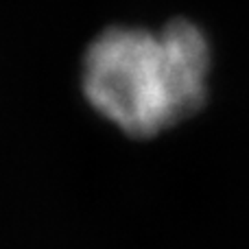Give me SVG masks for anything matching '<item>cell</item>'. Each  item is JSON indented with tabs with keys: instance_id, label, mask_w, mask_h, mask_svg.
<instances>
[{
	"instance_id": "6da1fadb",
	"label": "cell",
	"mask_w": 249,
	"mask_h": 249,
	"mask_svg": "<svg viewBox=\"0 0 249 249\" xmlns=\"http://www.w3.org/2000/svg\"><path fill=\"white\" fill-rule=\"evenodd\" d=\"M210 44L188 20L162 31L114 26L90 44L83 92L90 105L129 136H155L193 116L206 101Z\"/></svg>"
}]
</instances>
